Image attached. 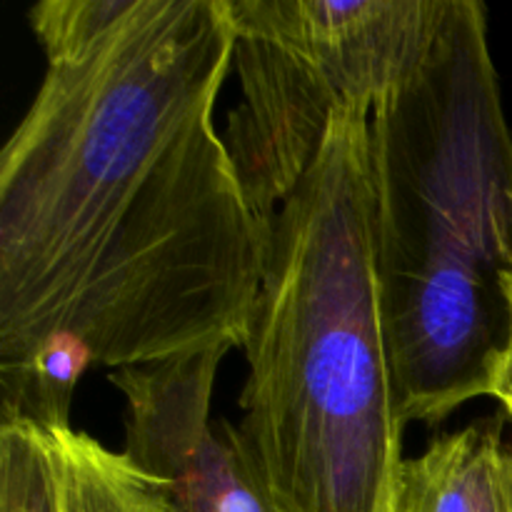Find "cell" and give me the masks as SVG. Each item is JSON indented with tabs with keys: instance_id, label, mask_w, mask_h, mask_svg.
Wrapping results in <instances>:
<instances>
[{
	"instance_id": "6da1fadb",
	"label": "cell",
	"mask_w": 512,
	"mask_h": 512,
	"mask_svg": "<svg viewBox=\"0 0 512 512\" xmlns=\"http://www.w3.org/2000/svg\"><path fill=\"white\" fill-rule=\"evenodd\" d=\"M43 83L0 153V368L243 348L265 268L215 103L228 0H43Z\"/></svg>"
},
{
	"instance_id": "7a4b0ae2",
	"label": "cell",
	"mask_w": 512,
	"mask_h": 512,
	"mask_svg": "<svg viewBox=\"0 0 512 512\" xmlns=\"http://www.w3.org/2000/svg\"><path fill=\"white\" fill-rule=\"evenodd\" d=\"M375 258L400 415L438 425L512 358V133L478 0L370 113Z\"/></svg>"
},
{
	"instance_id": "3957f363",
	"label": "cell",
	"mask_w": 512,
	"mask_h": 512,
	"mask_svg": "<svg viewBox=\"0 0 512 512\" xmlns=\"http://www.w3.org/2000/svg\"><path fill=\"white\" fill-rule=\"evenodd\" d=\"M235 425L278 512H390L403 430L378 258L370 110L333 120L283 200Z\"/></svg>"
},
{
	"instance_id": "277c9868",
	"label": "cell",
	"mask_w": 512,
	"mask_h": 512,
	"mask_svg": "<svg viewBox=\"0 0 512 512\" xmlns=\"http://www.w3.org/2000/svg\"><path fill=\"white\" fill-rule=\"evenodd\" d=\"M453 0H228L240 98L225 145L270 228L343 110L373 113L433 50Z\"/></svg>"
},
{
	"instance_id": "5b68a950",
	"label": "cell",
	"mask_w": 512,
	"mask_h": 512,
	"mask_svg": "<svg viewBox=\"0 0 512 512\" xmlns=\"http://www.w3.org/2000/svg\"><path fill=\"white\" fill-rule=\"evenodd\" d=\"M230 350L218 345L110 370L108 380L125 398L123 455L165 512H278L235 425L213 420L215 380Z\"/></svg>"
},
{
	"instance_id": "8992f818",
	"label": "cell",
	"mask_w": 512,
	"mask_h": 512,
	"mask_svg": "<svg viewBox=\"0 0 512 512\" xmlns=\"http://www.w3.org/2000/svg\"><path fill=\"white\" fill-rule=\"evenodd\" d=\"M503 418L438 435L403 460L390 512H512V445Z\"/></svg>"
},
{
	"instance_id": "52a82bcc",
	"label": "cell",
	"mask_w": 512,
	"mask_h": 512,
	"mask_svg": "<svg viewBox=\"0 0 512 512\" xmlns=\"http://www.w3.org/2000/svg\"><path fill=\"white\" fill-rule=\"evenodd\" d=\"M60 512H150L155 493L143 475L83 430H50Z\"/></svg>"
},
{
	"instance_id": "ba28073f",
	"label": "cell",
	"mask_w": 512,
	"mask_h": 512,
	"mask_svg": "<svg viewBox=\"0 0 512 512\" xmlns=\"http://www.w3.org/2000/svg\"><path fill=\"white\" fill-rule=\"evenodd\" d=\"M0 512H60L50 438L25 418L0 423Z\"/></svg>"
},
{
	"instance_id": "9c48e42d",
	"label": "cell",
	"mask_w": 512,
	"mask_h": 512,
	"mask_svg": "<svg viewBox=\"0 0 512 512\" xmlns=\"http://www.w3.org/2000/svg\"><path fill=\"white\" fill-rule=\"evenodd\" d=\"M495 398L500 400V405H503L505 413H508L510 420H512V373H505L503 385H500V390H498V395H495Z\"/></svg>"
},
{
	"instance_id": "30bf717a",
	"label": "cell",
	"mask_w": 512,
	"mask_h": 512,
	"mask_svg": "<svg viewBox=\"0 0 512 512\" xmlns=\"http://www.w3.org/2000/svg\"><path fill=\"white\" fill-rule=\"evenodd\" d=\"M153 493H155V490H153ZM150 512H165V508H163V503H160V498H158V495H155V503H153V510H150Z\"/></svg>"
},
{
	"instance_id": "8fae6325",
	"label": "cell",
	"mask_w": 512,
	"mask_h": 512,
	"mask_svg": "<svg viewBox=\"0 0 512 512\" xmlns=\"http://www.w3.org/2000/svg\"><path fill=\"white\" fill-rule=\"evenodd\" d=\"M508 373H512V358H510V365H508Z\"/></svg>"
}]
</instances>
